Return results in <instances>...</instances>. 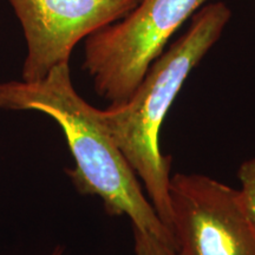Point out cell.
Listing matches in <instances>:
<instances>
[{
    "label": "cell",
    "instance_id": "cell-1",
    "mask_svg": "<svg viewBox=\"0 0 255 255\" xmlns=\"http://www.w3.org/2000/svg\"><path fill=\"white\" fill-rule=\"evenodd\" d=\"M0 110H33L62 128L75 168L68 175L76 189L102 200L109 215H127L132 228L150 233L175 250L171 232L144 196L138 177L98 119V109L77 94L69 63L40 81L0 84Z\"/></svg>",
    "mask_w": 255,
    "mask_h": 255
},
{
    "label": "cell",
    "instance_id": "cell-2",
    "mask_svg": "<svg viewBox=\"0 0 255 255\" xmlns=\"http://www.w3.org/2000/svg\"><path fill=\"white\" fill-rule=\"evenodd\" d=\"M231 17L223 1L203 5L193 14L188 30L151 64L129 101L98 109L101 123L142 181L169 231L171 156L159 148L161 128L188 76L220 39Z\"/></svg>",
    "mask_w": 255,
    "mask_h": 255
},
{
    "label": "cell",
    "instance_id": "cell-3",
    "mask_svg": "<svg viewBox=\"0 0 255 255\" xmlns=\"http://www.w3.org/2000/svg\"><path fill=\"white\" fill-rule=\"evenodd\" d=\"M208 0H141L120 20L85 38L83 69L111 107L131 97L168 40Z\"/></svg>",
    "mask_w": 255,
    "mask_h": 255
},
{
    "label": "cell",
    "instance_id": "cell-4",
    "mask_svg": "<svg viewBox=\"0 0 255 255\" xmlns=\"http://www.w3.org/2000/svg\"><path fill=\"white\" fill-rule=\"evenodd\" d=\"M169 202L177 255H255V229L238 189L206 175L177 173Z\"/></svg>",
    "mask_w": 255,
    "mask_h": 255
},
{
    "label": "cell",
    "instance_id": "cell-5",
    "mask_svg": "<svg viewBox=\"0 0 255 255\" xmlns=\"http://www.w3.org/2000/svg\"><path fill=\"white\" fill-rule=\"evenodd\" d=\"M139 1L8 0L26 40L23 81H40L56 66L69 63L79 41L126 17Z\"/></svg>",
    "mask_w": 255,
    "mask_h": 255
},
{
    "label": "cell",
    "instance_id": "cell-6",
    "mask_svg": "<svg viewBox=\"0 0 255 255\" xmlns=\"http://www.w3.org/2000/svg\"><path fill=\"white\" fill-rule=\"evenodd\" d=\"M241 189L239 190L242 206L255 229V157L247 159L238 170Z\"/></svg>",
    "mask_w": 255,
    "mask_h": 255
},
{
    "label": "cell",
    "instance_id": "cell-7",
    "mask_svg": "<svg viewBox=\"0 0 255 255\" xmlns=\"http://www.w3.org/2000/svg\"><path fill=\"white\" fill-rule=\"evenodd\" d=\"M133 239L136 255H177L170 245L150 233L133 228Z\"/></svg>",
    "mask_w": 255,
    "mask_h": 255
},
{
    "label": "cell",
    "instance_id": "cell-8",
    "mask_svg": "<svg viewBox=\"0 0 255 255\" xmlns=\"http://www.w3.org/2000/svg\"><path fill=\"white\" fill-rule=\"evenodd\" d=\"M53 255H60V254H59V253H55Z\"/></svg>",
    "mask_w": 255,
    "mask_h": 255
},
{
    "label": "cell",
    "instance_id": "cell-9",
    "mask_svg": "<svg viewBox=\"0 0 255 255\" xmlns=\"http://www.w3.org/2000/svg\"><path fill=\"white\" fill-rule=\"evenodd\" d=\"M254 1H255V0H254Z\"/></svg>",
    "mask_w": 255,
    "mask_h": 255
}]
</instances>
